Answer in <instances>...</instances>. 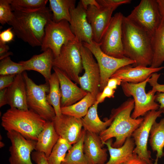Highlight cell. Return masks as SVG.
<instances>
[{
	"label": "cell",
	"instance_id": "8d00e7d4",
	"mask_svg": "<svg viewBox=\"0 0 164 164\" xmlns=\"http://www.w3.org/2000/svg\"><path fill=\"white\" fill-rule=\"evenodd\" d=\"M100 6L104 7H115L131 3L130 0H97Z\"/></svg>",
	"mask_w": 164,
	"mask_h": 164
},
{
	"label": "cell",
	"instance_id": "52a82bcc",
	"mask_svg": "<svg viewBox=\"0 0 164 164\" xmlns=\"http://www.w3.org/2000/svg\"><path fill=\"white\" fill-rule=\"evenodd\" d=\"M151 77L137 84L122 82L121 85L125 95L132 96L134 101V107L131 117L136 119L144 116L152 110H157L159 105L155 102V94L151 90L147 93L145 89L147 83Z\"/></svg>",
	"mask_w": 164,
	"mask_h": 164
},
{
	"label": "cell",
	"instance_id": "ac0fdd59",
	"mask_svg": "<svg viewBox=\"0 0 164 164\" xmlns=\"http://www.w3.org/2000/svg\"><path fill=\"white\" fill-rule=\"evenodd\" d=\"M58 77L61 93V107L72 105L84 98L87 93L79 87L63 71L53 67Z\"/></svg>",
	"mask_w": 164,
	"mask_h": 164
},
{
	"label": "cell",
	"instance_id": "d6a6232c",
	"mask_svg": "<svg viewBox=\"0 0 164 164\" xmlns=\"http://www.w3.org/2000/svg\"><path fill=\"white\" fill-rule=\"evenodd\" d=\"M48 0H11L12 11L23 12L35 11L44 8Z\"/></svg>",
	"mask_w": 164,
	"mask_h": 164
},
{
	"label": "cell",
	"instance_id": "ab89813d",
	"mask_svg": "<svg viewBox=\"0 0 164 164\" xmlns=\"http://www.w3.org/2000/svg\"><path fill=\"white\" fill-rule=\"evenodd\" d=\"M16 75H3L0 76V90L8 88L14 82Z\"/></svg>",
	"mask_w": 164,
	"mask_h": 164
},
{
	"label": "cell",
	"instance_id": "4316f807",
	"mask_svg": "<svg viewBox=\"0 0 164 164\" xmlns=\"http://www.w3.org/2000/svg\"><path fill=\"white\" fill-rule=\"evenodd\" d=\"M96 98L88 92L82 99L71 105L61 107L62 114L82 118L87 114L90 108L96 102Z\"/></svg>",
	"mask_w": 164,
	"mask_h": 164
},
{
	"label": "cell",
	"instance_id": "f907efd6",
	"mask_svg": "<svg viewBox=\"0 0 164 164\" xmlns=\"http://www.w3.org/2000/svg\"><path fill=\"white\" fill-rule=\"evenodd\" d=\"M0 148H1L5 146V144L3 142L1 141H0Z\"/></svg>",
	"mask_w": 164,
	"mask_h": 164
},
{
	"label": "cell",
	"instance_id": "ba28073f",
	"mask_svg": "<svg viewBox=\"0 0 164 164\" xmlns=\"http://www.w3.org/2000/svg\"><path fill=\"white\" fill-rule=\"evenodd\" d=\"M153 38L162 18L157 0H142L126 17Z\"/></svg>",
	"mask_w": 164,
	"mask_h": 164
},
{
	"label": "cell",
	"instance_id": "7402d4cb",
	"mask_svg": "<svg viewBox=\"0 0 164 164\" xmlns=\"http://www.w3.org/2000/svg\"><path fill=\"white\" fill-rule=\"evenodd\" d=\"M7 95L8 104L10 108L25 110L29 109L26 84L22 73L16 75L12 84L7 88Z\"/></svg>",
	"mask_w": 164,
	"mask_h": 164
},
{
	"label": "cell",
	"instance_id": "b9f144b4",
	"mask_svg": "<svg viewBox=\"0 0 164 164\" xmlns=\"http://www.w3.org/2000/svg\"><path fill=\"white\" fill-rule=\"evenodd\" d=\"M122 164H148L140 158L137 155L133 153L132 156L128 160ZM152 164H155L154 163Z\"/></svg>",
	"mask_w": 164,
	"mask_h": 164
},
{
	"label": "cell",
	"instance_id": "f546056e",
	"mask_svg": "<svg viewBox=\"0 0 164 164\" xmlns=\"http://www.w3.org/2000/svg\"><path fill=\"white\" fill-rule=\"evenodd\" d=\"M85 130L83 129L78 140L68 151L61 164H91L84 151L83 144Z\"/></svg>",
	"mask_w": 164,
	"mask_h": 164
},
{
	"label": "cell",
	"instance_id": "603a6c76",
	"mask_svg": "<svg viewBox=\"0 0 164 164\" xmlns=\"http://www.w3.org/2000/svg\"><path fill=\"white\" fill-rule=\"evenodd\" d=\"M102 143L106 145L110 154L109 159L105 164H122L132 156L135 146L134 140L131 137L128 138L124 144L119 148L112 146V138Z\"/></svg>",
	"mask_w": 164,
	"mask_h": 164
},
{
	"label": "cell",
	"instance_id": "8992f818",
	"mask_svg": "<svg viewBox=\"0 0 164 164\" xmlns=\"http://www.w3.org/2000/svg\"><path fill=\"white\" fill-rule=\"evenodd\" d=\"M82 43L76 39L64 45L59 55L54 58L53 67L64 73L73 81L79 84V75L83 69L80 52Z\"/></svg>",
	"mask_w": 164,
	"mask_h": 164
},
{
	"label": "cell",
	"instance_id": "7dc6e473",
	"mask_svg": "<svg viewBox=\"0 0 164 164\" xmlns=\"http://www.w3.org/2000/svg\"><path fill=\"white\" fill-rule=\"evenodd\" d=\"M9 50L8 45L0 42V56L8 52Z\"/></svg>",
	"mask_w": 164,
	"mask_h": 164
},
{
	"label": "cell",
	"instance_id": "ee69618b",
	"mask_svg": "<svg viewBox=\"0 0 164 164\" xmlns=\"http://www.w3.org/2000/svg\"><path fill=\"white\" fill-rule=\"evenodd\" d=\"M80 2L83 8L86 10L90 6H93L97 7H101L97 0H81Z\"/></svg>",
	"mask_w": 164,
	"mask_h": 164
},
{
	"label": "cell",
	"instance_id": "cb8c5ba5",
	"mask_svg": "<svg viewBox=\"0 0 164 164\" xmlns=\"http://www.w3.org/2000/svg\"><path fill=\"white\" fill-rule=\"evenodd\" d=\"M60 138L53 121H46L38 137L35 151L44 153L48 158Z\"/></svg>",
	"mask_w": 164,
	"mask_h": 164
},
{
	"label": "cell",
	"instance_id": "1f68e13d",
	"mask_svg": "<svg viewBox=\"0 0 164 164\" xmlns=\"http://www.w3.org/2000/svg\"><path fill=\"white\" fill-rule=\"evenodd\" d=\"M72 146L66 140L60 137L47 158L49 164H61L65 159L67 152Z\"/></svg>",
	"mask_w": 164,
	"mask_h": 164
},
{
	"label": "cell",
	"instance_id": "d590c367",
	"mask_svg": "<svg viewBox=\"0 0 164 164\" xmlns=\"http://www.w3.org/2000/svg\"><path fill=\"white\" fill-rule=\"evenodd\" d=\"M160 75V74H158L156 73H153L148 82L152 86L151 91L155 93L156 92H164V84H160L157 82Z\"/></svg>",
	"mask_w": 164,
	"mask_h": 164
},
{
	"label": "cell",
	"instance_id": "30bf717a",
	"mask_svg": "<svg viewBox=\"0 0 164 164\" xmlns=\"http://www.w3.org/2000/svg\"><path fill=\"white\" fill-rule=\"evenodd\" d=\"M82 43L91 52L98 64L101 75V92L107 86L108 80L116 71L122 67L133 65L135 63L134 60L126 57L117 58L106 54L101 50L100 44L94 41L89 44Z\"/></svg>",
	"mask_w": 164,
	"mask_h": 164
},
{
	"label": "cell",
	"instance_id": "5bb4252c",
	"mask_svg": "<svg viewBox=\"0 0 164 164\" xmlns=\"http://www.w3.org/2000/svg\"><path fill=\"white\" fill-rule=\"evenodd\" d=\"M7 135L11 145L9 149L10 164H34L31 154L35 150L36 141L26 139L13 131L7 132Z\"/></svg>",
	"mask_w": 164,
	"mask_h": 164
},
{
	"label": "cell",
	"instance_id": "5b68a950",
	"mask_svg": "<svg viewBox=\"0 0 164 164\" xmlns=\"http://www.w3.org/2000/svg\"><path fill=\"white\" fill-rule=\"evenodd\" d=\"M22 75L26 84L27 102L29 109L35 112L46 121H52L56 116L53 107L48 102L46 96L50 87L49 82L37 85L25 71Z\"/></svg>",
	"mask_w": 164,
	"mask_h": 164
},
{
	"label": "cell",
	"instance_id": "4fadbf2b",
	"mask_svg": "<svg viewBox=\"0 0 164 164\" xmlns=\"http://www.w3.org/2000/svg\"><path fill=\"white\" fill-rule=\"evenodd\" d=\"M162 112V109L152 110L147 112L144 116L142 123L131 135L135 146L133 153L148 164H153L151 160V152L148 149L151 129L157 118L161 116Z\"/></svg>",
	"mask_w": 164,
	"mask_h": 164
},
{
	"label": "cell",
	"instance_id": "8fae6325",
	"mask_svg": "<svg viewBox=\"0 0 164 164\" xmlns=\"http://www.w3.org/2000/svg\"><path fill=\"white\" fill-rule=\"evenodd\" d=\"M80 52L84 72L79 78L80 87L97 99L101 93V75L99 67L90 50L81 43Z\"/></svg>",
	"mask_w": 164,
	"mask_h": 164
},
{
	"label": "cell",
	"instance_id": "9a60e30c",
	"mask_svg": "<svg viewBox=\"0 0 164 164\" xmlns=\"http://www.w3.org/2000/svg\"><path fill=\"white\" fill-rule=\"evenodd\" d=\"M115 7H97L91 6L86 10L87 19L92 27L93 40L100 44L107 29Z\"/></svg>",
	"mask_w": 164,
	"mask_h": 164
},
{
	"label": "cell",
	"instance_id": "7bdbcfd3",
	"mask_svg": "<svg viewBox=\"0 0 164 164\" xmlns=\"http://www.w3.org/2000/svg\"><path fill=\"white\" fill-rule=\"evenodd\" d=\"M122 81V80L118 78H110L108 81L107 86L114 90L117 89L118 86L121 84Z\"/></svg>",
	"mask_w": 164,
	"mask_h": 164
},
{
	"label": "cell",
	"instance_id": "3957f363",
	"mask_svg": "<svg viewBox=\"0 0 164 164\" xmlns=\"http://www.w3.org/2000/svg\"><path fill=\"white\" fill-rule=\"evenodd\" d=\"M134 107V100L129 98L119 107L112 110L110 115L113 118L111 123L99 135L102 143L114 138L115 139L112 146L119 148L128 138L131 137L143 120V118L134 119L131 117Z\"/></svg>",
	"mask_w": 164,
	"mask_h": 164
},
{
	"label": "cell",
	"instance_id": "277c9868",
	"mask_svg": "<svg viewBox=\"0 0 164 164\" xmlns=\"http://www.w3.org/2000/svg\"><path fill=\"white\" fill-rule=\"evenodd\" d=\"M46 121L30 109L10 108L2 116L1 125L7 132L15 131L26 139L36 141Z\"/></svg>",
	"mask_w": 164,
	"mask_h": 164
},
{
	"label": "cell",
	"instance_id": "d6986e66",
	"mask_svg": "<svg viewBox=\"0 0 164 164\" xmlns=\"http://www.w3.org/2000/svg\"><path fill=\"white\" fill-rule=\"evenodd\" d=\"M103 145L99 135L85 130L83 149L91 164H105L106 162L107 149L103 148Z\"/></svg>",
	"mask_w": 164,
	"mask_h": 164
},
{
	"label": "cell",
	"instance_id": "6da1fadb",
	"mask_svg": "<svg viewBox=\"0 0 164 164\" xmlns=\"http://www.w3.org/2000/svg\"><path fill=\"white\" fill-rule=\"evenodd\" d=\"M8 23L12 27L14 35L32 47L41 46L46 26L52 20L50 9L46 7L30 12L15 11Z\"/></svg>",
	"mask_w": 164,
	"mask_h": 164
},
{
	"label": "cell",
	"instance_id": "ffe728a7",
	"mask_svg": "<svg viewBox=\"0 0 164 164\" xmlns=\"http://www.w3.org/2000/svg\"><path fill=\"white\" fill-rule=\"evenodd\" d=\"M164 69V66L153 68L142 66L135 67L126 66L119 69L111 78L117 77L122 82L137 84L142 82L152 75Z\"/></svg>",
	"mask_w": 164,
	"mask_h": 164
},
{
	"label": "cell",
	"instance_id": "f6af8a7d",
	"mask_svg": "<svg viewBox=\"0 0 164 164\" xmlns=\"http://www.w3.org/2000/svg\"><path fill=\"white\" fill-rule=\"evenodd\" d=\"M7 88H5L0 90V107L8 104L7 95Z\"/></svg>",
	"mask_w": 164,
	"mask_h": 164
},
{
	"label": "cell",
	"instance_id": "c3c4849f",
	"mask_svg": "<svg viewBox=\"0 0 164 164\" xmlns=\"http://www.w3.org/2000/svg\"><path fill=\"white\" fill-rule=\"evenodd\" d=\"M160 13L164 16V0H157Z\"/></svg>",
	"mask_w": 164,
	"mask_h": 164
},
{
	"label": "cell",
	"instance_id": "7c38bea8",
	"mask_svg": "<svg viewBox=\"0 0 164 164\" xmlns=\"http://www.w3.org/2000/svg\"><path fill=\"white\" fill-rule=\"evenodd\" d=\"M124 16L117 12L112 17L109 26L100 43L101 50L117 58L125 57L122 40V25Z\"/></svg>",
	"mask_w": 164,
	"mask_h": 164
},
{
	"label": "cell",
	"instance_id": "7a4b0ae2",
	"mask_svg": "<svg viewBox=\"0 0 164 164\" xmlns=\"http://www.w3.org/2000/svg\"><path fill=\"white\" fill-rule=\"evenodd\" d=\"M152 37L124 16L122 40L125 56L134 60L132 66H151L153 57Z\"/></svg>",
	"mask_w": 164,
	"mask_h": 164
},
{
	"label": "cell",
	"instance_id": "74e56055",
	"mask_svg": "<svg viewBox=\"0 0 164 164\" xmlns=\"http://www.w3.org/2000/svg\"><path fill=\"white\" fill-rule=\"evenodd\" d=\"M114 90L106 86L97 97L96 102L99 104L103 102L106 98L114 97Z\"/></svg>",
	"mask_w": 164,
	"mask_h": 164
},
{
	"label": "cell",
	"instance_id": "f35d334b",
	"mask_svg": "<svg viewBox=\"0 0 164 164\" xmlns=\"http://www.w3.org/2000/svg\"><path fill=\"white\" fill-rule=\"evenodd\" d=\"M11 27L0 32V42L6 44L13 40L15 35Z\"/></svg>",
	"mask_w": 164,
	"mask_h": 164
},
{
	"label": "cell",
	"instance_id": "836d02e7",
	"mask_svg": "<svg viewBox=\"0 0 164 164\" xmlns=\"http://www.w3.org/2000/svg\"><path fill=\"white\" fill-rule=\"evenodd\" d=\"M0 62V75H17L22 73L26 70L19 63L13 61L9 56L5 58Z\"/></svg>",
	"mask_w": 164,
	"mask_h": 164
},
{
	"label": "cell",
	"instance_id": "484cf974",
	"mask_svg": "<svg viewBox=\"0 0 164 164\" xmlns=\"http://www.w3.org/2000/svg\"><path fill=\"white\" fill-rule=\"evenodd\" d=\"M164 117L160 121H155L151 127L149 139V143L152 150L156 152V158L155 163L158 164L159 158L164 155V108L162 109Z\"/></svg>",
	"mask_w": 164,
	"mask_h": 164
},
{
	"label": "cell",
	"instance_id": "e0dca14e",
	"mask_svg": "<svg viewBox=\"0 0 164 164\" xmlns=\"http://www.w3.org/2000/svg\"><path fill=\"white\" fill-rule=\"evenodd\" d=\"M52 121L60 137L71 145L79 139L83 130L81 118L62 114L59 117L56 116Z\"/></svg>",
	"mask_w": 164,
	"mask_h": 164
},
{
	"label": "cell",
	"instance_id": "bcb514c9",
	"mask_svg": "<svg viewBox=\"0 0 164 164\" xmlns=\"http://www.w3.org/2000/svg\"><path fill=\"white\" fill-rule=\"evenodd\" d=\"M155 101L158 102L159 105V109L164 108V92H157L155 94Z\"/></svg>",
	"mask_w": 164,
	"mask_h": 164
},
{
	"label": "cell",
	"instance_id": "681fc988",
	"mask_svg": "<svg viewBox=\"0 0 164 164\" xmlns=\"http://www.w3.org/2000/svg\"><path fill=\"white\" fill-rule=\"evenodd\" d=\"M13 55V53L11 52H9L5 54L2 55L0 56V60L7 57L8 56H9L10 55Z\"/></svg>",
	"mask_w": 164,
	"mask_h": 164
},
{
	"label": "cell",
	"instance_id": "60d3db41",
	"mask_svg": "<svg viewBox=\"0 0 164 164\" xmlns=\"http://www.w3.org/2000/svg\"><path fill=\"white\" fill-rule=\"evenodd\" d=\"M31 157L36 164H49L47 158L43 152L35 151L31 153Z\"/></svg>",
	"mask_w": 164,
	"mask_h": 164
},
{
	"label": "cell",
	"instance_id": "2e32d148",
	"mask_svg": "<svg viewBox=\"0 0 164 164\" xmlns=\"http://www.w3.org/2000/svg\"><path fill=\"white\" fill-rule=\"evenodd\" d=\"M70 28L76 39L82 43H91L94 41L92 27L87 19L86 10L80 2L77 6L70 9Z\"/></svg>",
	"mask_w": 164,
	"mask_h": 164
},
{
	"label": "cell",
	"instance_id": "f1b7e54d",
	"mask_svg": "<svg viewBox=\"0 0 164 164\" xmlns=\"http://www.w3.org/2000/svg\"><path fill=\"white\" fill-rule=\"evenodd\" d=\"M153 57L150 66L158 68L164 62V16L152 39Z\"/></svg>",
	"mask_w": 164,
	"mask_h": 164
},
{
	"label": "cell",
	"instance_id": "9c48e42d",
	"mask_svg": "<svg viewBox=\"0 0 164 164\" xmlns=\"http://www.w3.org/2000/svg\"><path fill=\"white\" fill-rule=\"evenodd\" d=\"M76 39L68 21L63 20L55 22L52 20L45 26L41 51L44 52L50 49L55 58L59 55L64 45Z\"/></svg>",
	"mask_w": 164,
	"mask_h": 164
},
{
	"label": "cell",
	"instance_id": "e575fe53",
	"mask_svg": "<svg viewBox=\"0 0 164 164\" xmlns=\"http://www.w3.org/2000/svg\"><path fill=\"white\" fill-rule=\"evenodd\" d=\"M11 1L0 0V23L2 25L8 23L13 17V12L10 5Z\"/></svg>",
	"mask_w": 164,
	"mask_h": 164
},
{
	"label": "cell",
	"instance_id": "d4e9b609",
	"mask_svg": "<svg viewBox=\"0 0 164 164\" xmlns=\"http://www.w3.org/2000/svg\"><path fill=\"white\" fill-rule=\"evenodd\" d=\"M98 104L96 102L90 108L86 114L81 119L84 129L99 135L111 125L113 118L110 115L109 119L105 121H101L97 114Z\"/></svg>",
	"mask_w": 164,
	"mask_h": 164
},
{
	"label": "cell",
	"instance_id": "4dcf8cb0",
	"mask_svg": "<svg viewBox=\"0 0 164 164\" xmlns=\"http://www.w3.org/2000/svg\"><path fill=\"white\" fill-rule=\"evenodd\" d=\"M49 82L50 89L46 96L47 100L53 108L56 116L59 117L62 115L60 105L61 93L59 80L55 72L52 74Z\"/></svg>",
	"mask_w": 164,
	"mask_h": 164
},
{
	"label": "cell",
	"instance_id": "44dd1931",
	"mask_svg": "<svg viewBox=\"0 0 164 164\" xmlns=\"http://www.w3.org/2000/svg\"><path fill=\"white\" fill-rule=\"evenodd\" d=\"M54 56L53 52L48 49L42 53L33 56L30 59L19 62L26 70H33L41 74L44 77L46 82H48L52 74Z\"/></svg>",
	"mask_w": 164,
	"mask_h": 164
},
{
	"label": "cell",
	"instance_id": "83f0119b",
	"mask_svg": "<svg viewBox=\"0 0 164 164\" xmlns=\"http://www.w3.org/2000/svg\"><path fill=\"white\" fill-rule=\"evenodd\" d=\"M50 9L52 14V20L58 22L65 20L69 22L70 10L76 7L75 0H49Z\"/></svg>",
	"mask_w": 164,
	"mask_h": 164
}]
</instances>
